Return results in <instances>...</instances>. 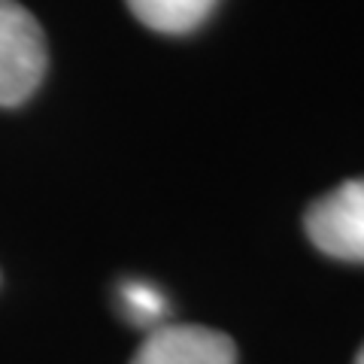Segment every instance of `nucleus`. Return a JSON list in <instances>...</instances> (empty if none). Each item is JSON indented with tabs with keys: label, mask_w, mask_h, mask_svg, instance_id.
I'll list each match as a JSON object with an SVG mask.
<instances>
[{
	"label": "nucleus",
	"mask_w": 364,
	"mask_h": 364,
	"mask_svg": "<svg viewBox=\"0 0 364 364\" xmlns=\"http://www.w3.org/2000/svg\"><path fill=\"white\" fill-rule=\"evenodd\" d=\"M49 64L37 18L16 0H0V107H18L40 88Z\"/></svg>",
	"instance_id": "1"
},
{
	"label": "nucleus",
	"mask_w": 364,
	"mask_h": 364,
	"mask_svg": "<svg viewBox=\"0 0 364 364\" xmlns=\"http://www.w3.org/2000/svg\"><path fill=\"white\" fill-rule=\"evenodd\" d=\"M306 234L318 252L364 264V176L340 182L306 213Z\"/></svg>",
	"instance_id": "2"
},
{
	"label": "nucleus",
	"mask_w": 364,
	"mask_h": 364,
	"mask_svg": "<svg viewBox=\"0 0 364 364\" xmlns=\"http://www.w3.org/2000/svg\"><path fill=\"white\" fill-rule=\"evenodd\" d=\"M131 364H237V346L225 331L207 325H158Z\"/></svg>",
	"instance_id": "3"
},
{
	"label": "nucleus",
	"mask_w": 364,
	"mask_h": 364,
	"mask_svg": "<svg viewBox=\"0 0 364 364\" xmlns=\"http://www.w3.org/2000/svg\"><path fill=\"white\" fill-rule=\"evenodd\" d=\"M219 0H128L131 13L158 33H188L210 18Z\"/></svg>",
	"instance_id": "4"
},
{
	"label": "nucleus",
	"mask_w": 364,
	"mask_h": 364,
	"mask_svg": "<svg viewBox=\"0 0 364 364\" xmlns=\"http://www.w3.org/2000/svg\"><path fill=\"white\" fill-rule=\"evenodd\" d=\"M119 301H122L124 316H128L134 325H143V328H158V322H161L164 313H167L164 294L155 286H149V282H143V279L122 282Z\"/></svg>",
	"instance_id": "5"
},
{
	"label": "nucleus",
	"mask_w": 364,
	"mask_h": 364,
	"mask_svg": "<svg viewBox=\"0 0 364 364\" xmlns=\"http://www.w3.org/2000/svg\"><path fill=\"white\" fill-rule=\"evenodd\" d=\"M355 364H364V346H361V352H358V358H355Z\"/></svg>",
	"instance_id": "6"
}]
</instances>
